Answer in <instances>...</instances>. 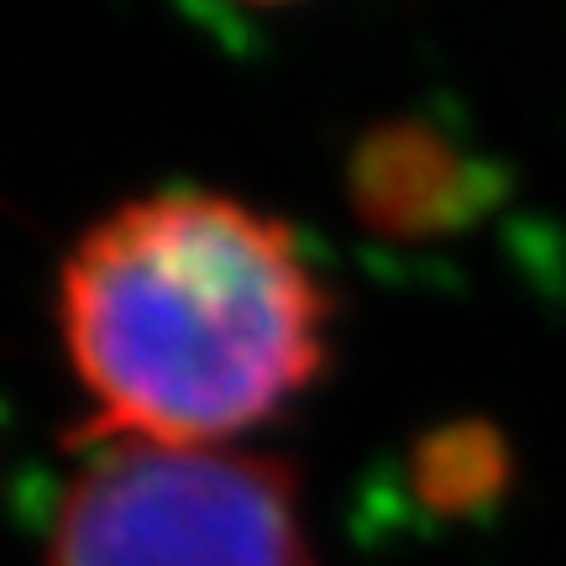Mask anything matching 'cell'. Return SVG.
Returning a JSON list of instances; mask_svg holds the SVG:
<instances>
[{
  "label": "cell",
  "instance_id": "cell-3",
  "mask_svg": "<svg viewBox=\"0 0 566 566\" xmlns=\"http://www.w3.org/2000/svg\"><path fill=\"white\" fill-rule=\"evenodd\" d=\"M352 216L388 242L451 237L499 200V174L424 122H388L346 158Z\"/></svg>",
  "mask_w": 566,
  "mask_h": 566
},
{
  "label": "cell",
  "instance_id": "cell-1",
  "mask_svg": "<svg viewBox=\"0 0 566 566\" xmlns=\"http://www.w3.org/2000/svg\"><path fill=\"white\" fill-rule=\"evenodd\" d=\"M325 300L300 237L210 189H163L84 231L59 279L84 441L221 446L325 367Z\"/></svg>",
  "mask_w": 566,
  "mask_h": 566
},
{
  "label": "cell",
  "instance_id": "cell-4",
  "mask_svg": "<svg viewBox=\"0 0 566 566\" xmlns=\"http://www.w3.org/2000/svg\"><path fill=\"white\" fill-rule=\"evenodd\" d=\"M514 462H509V441L483 420H457L420 436L415 457H409V483L420 493L424 509L436 514H483L504 499Z\"/></svg>",
  "mask_w": 566,
  "mask_h": 566
},
{
  "label": "cell",
  "instance_id": "cell-2",
  "mask_svg": "<svg viewBox=\"0 0 566 566\" xmlns=\"http://www.w3.org/2000/svg\"><path fill=\"white\" fill-rule=\"evenodd\" d=\"M48 566H315L300 483L231 446L111 441L69 483Z\"/></svg>",
  "mask_w": 566,
  "mask_h": 566
}]
</instances>
